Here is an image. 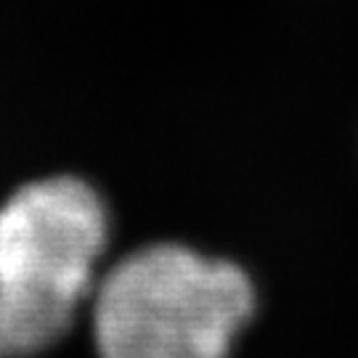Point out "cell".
I'll list each match as a JSON object with an SVG mask.
<instances>
[{"label": "cell", "mask_w": 358, "mask_h": 358, "mask_svg": "<svg viewBox=\"0 0 358 358\" xmlns=\"http://www.w3.org/2000/svg\"><path fill=\"white\" fill-rule=\"evenodd\" d=\"M106 242V205L72 176L32 180L0 205V358L45 353L69 332Z\"/></svg>", "instance_id": "1"}, {"label": "cell", "mask_w": 358, "mask_h": 358, "mask_svg": "<svg viewBox=\"0 0 358 358\" xmlns=\"http://www.w3.org/2000/svg\"><path fill=\"white\" fill-rule=\"evenodd\" d=\"M255 313L239 266L180 244H152L103 273L93 292L99 358H229Z\"/></svg>", "instance_id": "2"}]
</instances>
